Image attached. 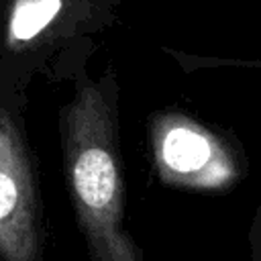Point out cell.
<instances>
[{
  "label": "cell",
  "instance_id": "1",
  "mask_svg": "<svg viewBox=\"0 0 261 261\" xmlns=\"http://www.w3.org/2000/svg\"><path fill=\"white\" fill-rule=\"evenodd\" d=\"M63 171L90 261H143L124 224V181L118 143V86L112 65L100 80L82 69L61 108Z\"/></svg>",
  "mask_w": 261,
  "mask_h": 261
},
{
  "label": "cell",
  "instance_id": "2",
  "mask_svg": "<svg viewBox=\"0 0 261 261\" xmlns=\"http://www.w3.org/2000/svg\"><path fill=\"white\" fill-rule=\"evenodd\" d=\"M120 0H0V82L16 90L65 49L116 22Z\"/></svg>",
  "mask_w": 261,
  "mask_h": 261
},
{
  "label": "cell",
  "instance_id": "3",
  "mask_svg": "<svg viewBox=\"0 0 261 261\" xmlns=\"http://www.w3.org/2000/svg\"><path fill=\"white\" fill-rule=\"evenodd\" d=\"M149 137L155 171L169 188L222 194L234 190L249 173L243 143L186 110L155 112L149 120Z\"/></svg>",
  "mask_w": 261,
  "mask_h": 261
},
{
  "label": "cell",
  "instance_id": "4",
  "mask_svg": "<svg viewBox=\"0 0 261 261\" xmlns=\"http://www.w3.org/2000/svg\"><path fill=\"white\" fill-rule=\"evenodd\" d=\"M0 255L41 261V208L31 157L12 114L0 104Z\"/></svg>",
  "mask_w": 261,
  "mask_h": 261
},
{
  "label": "cell",
  "instance_id": "5",
  "mask_svg": "<svg viewBox=\"0 0 261 261\" xmlns=\"http://www.w3.org/2000/svg\"><path fill=\"white\" fill-rule=\"evenodd\" d=\"M249 261H261V202L249 228Z\"/></svg>",
  "mask_w": 261,
  "mask_h": 261
},
{
  "label": "cell",
  "instance_id": "6",
  "mask_svg": "<svg viewBox=\"0 0 261 261\" xmlns=\"http://www.w3.org/2000/svg\"><path fill=\"white\" fill-rule=\"evenodd\" d=\"M179 59H186L184 55H177ZM190 61L198 65H208V67H220V65H232V67H261V59H212V57H188Z\"/></svg>",
  "mask_w": 261,
  "mask_h": 261
}]
</instances>
